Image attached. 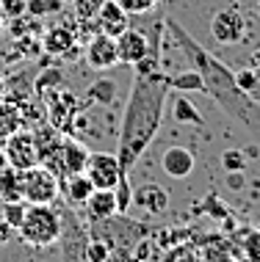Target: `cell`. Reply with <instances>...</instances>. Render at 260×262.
I'll use <instances>...</instances> for the list:
<instances>
[{
    "label": "cell",
    "instance_id": "obj_1",
    "mask_svg": "<svg viewBox=\"0 0 260 262\" xmlns=\"http://www.w3.org/2000/svg\"><path fill=\"white\" fill-rule=\"evenodd\" d=\"M169 75L161 69L150 75H136L130 89V100L125 108L122 130H119V168L122 174L130 177V168L138 163L144 149L152 144V138L161 130V119H164V105L169 100Z\"/></svg>",
    "mask_w": 260,
    "mask_h": 262
},
{
    "label": "cell",
    "instance_id": "obj_2",
    "mask_svg": "<svg viewBox=\"0 0 260 262\" xmlns=\"http://www.w3.org/2000/svg\"><path fill=\"white\" fill-rule=\"evenodd\" d=\"M166 28L174 33V39H177L186 61L191 63V69L199 72L202 83H205V91L213 97V102L219 105L230 119H235L238 124L249 127L255 136H260V105L252 100L247 91L238 89L233 69H230L227 63H222L213 53H208L205 47H202L186 28H180L174 19H166Z\"/></svg>",
    "mask_w": 260,
    "mask_h": 262
},
{
    "label": "cell",
    "instance_id": "obj_3",
    "mask_svg": "<svg viewBox=\"0 0 260 262\" xmlns=\"http://www.w3.org/2000/svg\"><path fill=\"white\" fill-rule=\"evenodd\" d=\"M17 235L31 249H47L64 235V218L53 204H28Z\"/></svg>",
    "mask_w": 260,
    "mask_h": 262
},
{
    "label": "cell",
    "instance_id": "obj_4",
    "mask_svg": "<svg viewBox=\"0 0 260 262\" xmlns=\"http://www.w3.org/2000/svg\"><path fill=\"white\" fill-rule=\"evenodd\" d=\"M61 182L45 166H31L19 171V190L25 204H53Z\"/></svg>",
    "mask_w": 260,
    "mask_h": 262
},
{
    "label": "cell",
    "instance_id": "obj_5",
    "mask_svg": "<svg viewBox=\"0 0 260 262\" xmlns=\"http://www.w3.org/2000/svg\"><path fill=\"white\" fill-rule=\"evenodd\" d=\"M161 28L164 23L155 25V36L152 41L147 39L144 31H138V28H128V31H122L116 36V55H119V63H130V67H136L142 58H147L150 53H158V41H161Z\"/></svg>",
    "mask_w": 260,
    "mask_h": 262
},
{
    "label": "cell",
    "instance_id": "obj_6",
    "mask_svg": "<svg viewBox=\"0 0 260 262\" xmlns=\"http://www.w3.org/2000/svg\"><path fill=\"white\" fill-rule=\"evenodd\" d=\"M83 174L89 177L91 185L100 188V190H114L119 185V180L128 177V174H122L116 155H111V152H89V160H86Z\"/></svg>",
    "mask_w": 260,
    "mask_h": 262
},
{
    "label": "cell",
    "instance_id": "obj_7",
    "mask_svg": "<svg viewBox=\"0 0 260 262\" xmlns=\"http://www.w3.org/2000/svg\"><path fill=\"white\" fill-rule=\"evenodd\" d=\"M9 155V163L11 168L23 171V168H31V166H39V149H36V136L31 130H17L14 136H9L0 144Z\"/></svg>",
    "mask_w": 260,
    "mask_h": 262
},
{
    "label": "cell",
    "instance_id": "obj_8",
    "mask_svg": "<svg viewBox=\"0 0 260 262\" xmlns=\"http://www.w3.org/2000/svg\"><path fill=\"white\" fill-rule=\"evenodd\" d=\"M210 36L219 45H238L247 36V19L238 9H219L210 19Z\"/></svg>",
    "mask_w": 260,
    "mask_h": 262
},
{
    "label": "cell",
    "instance_id": "obj_9",
    "mask_svg": "<svg viewBox=\"0 0 260 262\" xmlns=\"http://www.w3.org/2000/svg\"><path fill=\"white\" fill-rule=\"evenodd\" d=\"M42 50L47 55H61V58H75L78 53V31L72 25H53L42 33Z\"/></svg>",
    "mask_w": 260,
    "mask_h": 262
},
{
    "label": "cell",
    "instance_id": "obj_10",
    "mask_svg": "<svg viewBox=\"0 0 260 262\" xmlns=\"http://www.w3.org/2000/svg\"><path fill=\"white\" fill-rule=\"evenodd\" d=\"M86 63L97 72H105V69L116 67L119 55H116V39L108 36V33H94L86 45Z\"/></svg>",
    "mask_w": 260,
    "mask_h": 262
},
{
    "label": "cell",
    "instance_id": "obj_11",
    "mask_svg": "<svg viewBox=\"0 0 260 262\" xmlns=\"http://www.w3.org/2000/svg\"><path fill=\"white\" fill-rule=\"evenodd\" d=\"M128 28H130V14L116 0H100V9H97V31L116 39Z\"/></svg>",
    "mask_w": 260,
    "mask_h": 262
},
{
    "label": "cell",
    "instance_id": "obj_12",
    "mask_svg": "<svg viewBox=\"0 0 260 262\" xmlns=\"http://www.w3.org/2000/svg\"><path fill=\"white\" fill-rule=\"evenodd\" d=\"M194 155L186 146H169L164 155H161V168L172 177V180H183L194 171Z\"/></svg>",
    "mask_w": 260,
    "mask_h": 262
},
{
    "label": "cell",
    "instance_id": "obj_13",
    "mask_svg": "<svg viewBox=\"0 0 260 262\" xmlns=\"http://www.w3.org/2000/svg\"><path fill=\"white\" fill-rule=\"evenodd\" d=\"M83 207H86V215L89 221H108V218L116 215V196L114 190H100L94 188L91 190V196L86 202H83Z\"/></svg>",
    "mask_w": 260,
    "mask_h": 262
},
{
    "label": "cell",
    "instance_id": "obj_14",
    "mask_svg": "<svg viewBox=\"0 0 260 262\" xmlns=\"http://www.w3.org/2000/svg\"><path fill=\"white\" fill-rule=\"evenodd\" d=\"M133 202H136L142 210L152 212V215H161V212L169 210V190L155 185V182H150V185H142L136 193H133Z\"/></svg>",
    "mask_w": 260,
    "mask_h": 262
},
{
    "label": "cell",
    "instance_id": "obj_15",
    "mask_svg": "<svg viewBox=\"0 0 260 262\" xmlns=\"http://www.w3.org/2000/svg\"><path fill=\"white\" fill-rule=\"evenodd\" d=\"M23 124L25 119H23V111H19V102L0 97V144L9 136H14L17 130H23Z\"/></svg>",
    "mask_w": 260,
    "mask_h": 262
},
{
    "label": "cell",
    "instance_id": "obj_16",
    "mask_svg": "<svg viewBox=\"0 0 260 262\" xmlns=\"http://www.w3.org/2000/svg\"><path fill=\"white\" fill-rule=\"evenodd\" d=\"M61 152H64V166H67V174H83L86 168V160H89V149L75 138H61Z\"/></svg>",
    "mask_w": 260,
    "mask_h": 262
},
{
    "label": "cell",
    "instance_id": "obj_17",
    "mask_svg": "<svg viewBox=\"0 0 260 262\" xmlns=\"http://www.w3.org/2000/svg\"><path fill=\"white\" fill-rule=\"evenodd\" d=\"M172 116H174V122H177V124H191V127H202V124H205L202 113L194 108V102L188 100L186 94L174 97V102H172Z\"/></svg>",
    "mask_w": 260,
    "mask_h": 262
},
{
    "label": "cell",
    "instance_id": "obj_18",
    "mask_svg": "<svg viewBox=\"0 0 260 262\" xmlns=\"http://www.w3.org/2000/svg\"><path fill=\"white\" fill-rule=\"evenodd\" d=\"M61 188L67 190V199L72 202V204H81V207H83V202L91 196V190H94V185L89 182L86 174H72V177H67V180L61 182Z\"/></svg>",
    "mask_w": 260,
    "mask_h": 262
},
{
    "label": "cell",
    "instance_id": "obj_19",
    "mask_svg": "<svg viewBox=\"0 0 260 262\" xmlns=\"http://www.w3.org/2000/svg\"><path fill=\"white\" fill-rule=\"evenodd\" d=\"M0 202H23L19 171L17 168H6V171H0Z\"/></svg>",
    "mask_w": 260,
    "mask_h": 262
},
{
    "label": "cell",
    "instance_id": "obj_20",
    "mask_svg": "<svg viewBox=\"0 0 260 262\" xmlns=\"http://www.w3.org/2000/svg\"><path fill=\"white\" fill-rule=\"evenodd\" d=\"M169 89L188 94V91H205V83H202V77L196 69H186V72H177V75L169 77Z\"/></svg>",
    "mask_w": 260,
    "mask_h": 262
},
{
    "label": "cell",
    "instance_id": "obj_21",
    "mask_svg": "<svg viewBox=\"0 0 260 262\" xmlns=\"http://www.w3.org/2000/svg\"><path fill=\"white\" fill-rule=\"evenodd\" d=\"M25 202H0V215H3V221L11 226L14 232L19 229V224H23L25 218Z\"/></svg>",
    "mask_w": 260,
    "mask_h": 262
},
{
    "label": "cell",
    "instance_id": "obj_22",
    "mask_svg": "<svg viewBox=\"0 0 260 262\" xmlns=\"http://www.w3.org/2000/svg\"><path fill=\"white\" fill-rule=\"evenodd\" d=\"M114 94H116V86L111 80H97L94 86L89 89V100H94L100 105H111L114 102Z\"/></svg>",
    "mask_w": 260,
    "mask_h": 262
},
{
    "label": "cell",
    "instance_id": "obj_23",
    "mask_svg": "<svg viewBox=\"0 0 260 262\" xmlns=\"http://www.w3.org/2000/svg\"><path fill=\"white\" fill-rule=\"evenodd\" d=\"M222 168H224V174H230V171H244L247 168V152H241V149H227L222 155Z\"/></svg>",
    "mask_w": 260,
    "mask_h": 262
},
{
    "label": "cell",
    "instance_id": "obj_24",
    "mask_svg": "<svg viewBox=\"0 0 260 262\" xmlns=\"http://www.w3.org/2000/svg\"><path fill=\"white\" fill-rule=\"evenodd\" d=\"M114 196H116V212H128L130 204H133L130 177H122V180H119V185L114 188Z\"/></svg>",
    "mask_w": 260,
    "mask_h": 262
},
{
    "label": "cell",
    "instance_id": "obj_25",
    "mask_svg": "<svg viewBox=\"0 0 260 262\" xmlns=\"http://www.w3.org/2000/svg\"><path fill=\"white\" fill-rule=\"evenodd\" d=\"M111 257V246L103 240H91L86 243V262H105Z\"/></svg>",
    "mask_w": 260,
    "mask_h": 262
},
{
    "label": "cell",
    "instance_id": "obj_26",
    "mask_svg": "<svg viewBox=\"0 0 260 262\" xmlns=\"http://www.w3.org/2000/svg\"><path fill=\"white\" fill-rule=\"evenodd\" d=\"M235 83H238V89H241V91L252 94V89H255V83H257L255 67H244V69H238V72H235Z\"/></svg>",
    "mask_w": 260,
    "mask_h": 262
},
{
    "label": "cell",
    "instance_id": "obj_27",
    "mask_svg": "<svg viewBox=\"0 0 260 262\" xmlns=\"http://www.w3.org/2000/svg\"><path fill=\"white\" fill-rule=\"evenodd\" d=\"M128 14H147L158 6V0H116Z\"/></svg>",
    "mask_w": 260,
    "mask_h": 262
},
{
    "label": "cell",
    "instance_id": "obj_28",
    "mask_svg": "<svg viewBox=\"0 0 260 262\" xmlns=\"http://www.w3.org/2000/svg\"><path fill=\"white\" fill-rule=\"evenodd\" d=\"M0 11H3L6 17H23L25 0H0Z\"/></svg>",
    "mask_w": 260,
    "mask_h": 262
},
{
    "label": "cell",
    "instance_id": "obj_29",
    "mask_svg": "<svg viewBox=\"0 0 260 262\" xmlns=\"http://www.w3.org/2000/svg\"><path fill=\"white\" fill-rule=\"evenodd\" d=\"M55 83H61V75L58 72H45V75H39V80H36V91L39 94H47V89L55 86Z\"/></svg>",
    "mask_w": 260,
    "mask_h": 262
},
{
    "label": "cell",
    "instance_id": "obj_30",
    "mask_svg": "<svg viewBox=\"0 0 260 262\" xmlns=\"http://www.w3.org/2000/svg\"><path fill=\"white\" fill-rule=\"evenodd\" d=\"M244 185H247V177H244V171H230L227 174V188L230 190H241Z\"/></svg>",
    "mask_w": 260,
    "mask_h": 262
},
{
    "label": "cell",
    "instance_id": "obj_31",
    "mask_svg": "<svg viewBox=\"0 0 260 262\" xmlns=\"http://www.w3.org/2000/svg\"><path fill=\"white\" fill-rule=\"evenodd\" d=\"M11 237H14V229H11V226L3 221V215H0V249H3V246L9 243Z\"/></svg>",
    "mask_w": 260,
    "mask_h": 262
},
{
    "label": "cell",
    "instance_id": "obj_32",
    "mask_svg": "<svg viewBox=\"0 0 260 262\" xmlns=\"http://www.w3.org/2000/svg\"><path fill=\"white\" fill-rule=\"evenodd\" d=\"M255 72H257V83H255V89H252V94H249V97L260 105V67H255Z\"/></svg>",
    "mask_w": 260,
    "mask_h": 262
},
{
    "label": "cell",
    "instance_id": "obj_33",
    "mask_svg": "<svg viewBox=\"0 0 260 262\" xmlns=\"http://www.w3.org/2000/svg\"><path fill=\"white\" fill-rule=\"evenodd\" d=\"M6 168H11V163H9V155H6V149L0 146V171H6Z\"/></svg>",
    "mask_w": 260,
    "mask_h": 262
},
{
    "label": "cell",
    "instance_id": "obj_34",
    "mask_svg": "<svg viewBox=\"0 0 260 262\" xmlns=\"http://www.w3.org/2000/svg\"><path fill=\"white\" fill-rule=\"evenodd\" d=\"M252 63H255V67H260V47H257L255 53H252Z\"/></svg>",
    "mask_w": 260,
    "mask_h": 262
},
{
    "label": "cell",
    "instance_id": "obj_35",
    "mask_svg": "<svg viewBox=\"0 0 260 262\" xmlns=\"http://www.w3.org/2000/svg\"><path fill=\"white\" fill-rule=\"evenodd\" d=\"M0 97H6V77L0 75Z\"/></svg>",
    "mask_w": 260,
    "mask_h": 262
},
{
    "label": "cell",
    "instance_id": "obj_36",
    "mask_svg": "<svg viewBox=\"0 0 260 262\" xmlns=\"http://www.w3.org/2000/svg\"><path fill=\"white\" fill-rule=\"evenodd\" d=\"M61 3H69V6H75V3H78V0H61Z\"/></svg>",
    "mask_w": 260,
    "mask_h": 262
},
{
    "label": "cell",
    "instance_id": "obj_37",
    "mask_svg": "<svg viewBox=\"0 0 260 262\" xmlns=\"http://www.w3.org/2000/svg\"><path fill=\"white\" fill-rule=\"evenodd\" d=\"M257 11H260V0H257Z\"/></svg>",
    "mask_w": 260,
    "mask_h": 262
}]
</instances>
